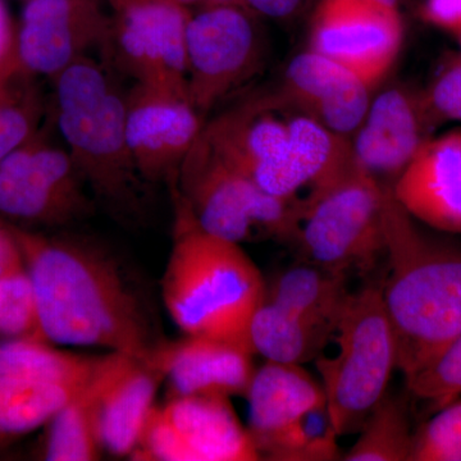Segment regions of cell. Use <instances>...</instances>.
Listing matches in <instances>:
<instances>
[{
    "mask_svg": "<svg viewBox=\"0 0 461 461\" xmlns=\"http://www.w3.org/2000/svg\"><path fill=\"white\" fill-rule=\"evenodd\" d=\"M11 229L32 281L47 341L147 359L156 346L147 315L112 260L80 242Z\"/></svg>",
    "mask_w": 461,
    "mask_h": 461,
    "instance_id": "obj_1",
    "label": "cell"
},
{
    "mask_svg": "<svg viewBox=\"0 0 461 461\" xmlns=\"http://www.w3.org/2000/svg\"><path fill=\"white\" fill-rule=\"evenodd\" d=\"M384 227L388 273L382 297L396 366L408 379L461 333V250L424 236L388 184Z\"/></svg>",
    "mask_w": 461,
    "mask_h": 461,
    "instance_id": "obj_2",
    "label": "cell"
},
{
    "mask_svg": "<svg viewBox=\"0 0 461 461\" xmlns=\"http://www.w3.org/2000/svg\"><path fill=\"white\" fill-rule=\"evenodd\" d=\"M169 184L176 212L171 253L162 278L167 312L184 335L250 348L249 324L266 300L262 273L241 244L203 229L175 181Z\"/></svg>",
    "mask_w": 461,
    "mask_h": 461,
    "instance_id": "obj_3",
    "label": "cell"
},
{
    "mask_svg": "<svg viewBox=\"0 0 461 461\" xmlns=\"http://www.w3.org/2000/svg\"><path fill=\"white\" fill-rule=\"evenodd\" d=\"M51 85L58 131L87 190L115 213H132L142 178L127 140V91L111 67L93 56L78 59Z\"/></svg>",
    "mask_w": 461,
    "mask_h": 461,
    "instance_id": "obj_4",
    "label": "cell"
},
{
    "mask_svg": "<svg viewBox=\"0 0 461 461\" xmlns=\"http://www.w3.org/2000/svg\"><path fill=\"white\" fill-rule=\"evenodd\" d=\"M335 335L339 351L315 359L339 437L360 432L373 409L388 393L396 366V344L381 285L351 293Z\"/></svg>",
    "mask_w": 461,
    "mask_h": 461,
    "instance_id": "obj_5",
    "label": "cell"
},
{
    "mask_svg": "<svg viewBox=\"0 0 461 461\" xmlns=\"http://www.w3.org/2000/svg\"><path fill=\"white\" fill-rule=\"evenodd\" d=\"M296 114L277 90L254 94L205 122L202 135L269 195L303 200L300 193L312 189L315 172L297 136Z\"/></svg>",
    "mask_w": 461,
    "mask_h": 461,
    "instance_id": "obj_6",
    "label": "cell"
},
{
    "mask_svg": "<svg viewBox=\"0 0 461 461\" xmlns=\"http://www.w3.org/2000/svg\"><path fill=\"white\" fill-rule=\"evenodd\" d=\"M386 185L353 159L304 199L296 245L306 262L348 275L386 257Z\"/></svg>",
    "mask_w": 461,
    "mask_h": 461,
    "instance_id": "obj_7",
    "label": "cell"
},
{
    "mask_svg": "<svg viewBox=\"0 0 461 461\" xmlns=\"http://www.w3.org/2000/svg\"><path fill=\"white\" fill-rule=\"evenodd\" d=\"M175 184L200 226L215 236L238 244L258 240L296 244L304 200L269 195L224 162L202 133Z\"/></svg>",
    "mask_w": 461,
    "mask_h": 461,
    "instance_id": "obj_8",
    "label": "cell"
},
{
    "mask_svg": "<svg viewBox=\"0 0 461 461\" xmlns=\"http://www.w3.org/2000/svg\"><path fill=\"white\" fill-rule=\"evenodd\" d=\"M65 147L39 130L0 162V218L18 229L83 220L94 203Z\"/></svg>",
    "mask_w": 461,
    "mask_h": 461,
    "instance_id": "obj_9",
    "label": "cell"
},
{
    "mask_svg": "<svg viewBox=\"0 0 461 461\" xmlns=\"http://www.w3.org/2000/svg\"><path fill=\"white\" fill-rule=\"evenodd\" d=\"M257 14L242 5L191 11L186 32L187 98L203 118L248 83L263 60Z\"/></svg>",
    "mask_w": 461,
    "mask_h": 461,
    "instance_id": "obj_10",
    "label": "cell"
},
{
    "mask_svg": "<svg viewBox=\"0 0 461 461\" xmlns=\"http://www.w3.org/2000/svg\"><path fill=\"white\" fill-rule=\"evenodd\" d=\"M108 54L133 80L187 96L186 32L191 11L172 0H108Z\"/></svg>",
    "mask_w": 461,
    "mask_h": 461,
    "instance_id": "obj_11",
    "label": "cell"
},
{
    "mask_svg": "<svg viewBox=\"0 0 461 461\" xmlns=\"http://www.w3.org/2000/svg\"><path fill=\"white\" fill-rule=\"evenodd\" d=\"M131 457L144 461L262 460L229 397L171 396L156 405Z\"/></svg>",
    "mask_w": 461,
    "mask_h": 461,
    "instance_id": "obj_12",
    "label": "cell"
},
{
    "mask_svg": "<svg viewBox=\"0 0 461 461\" xmlns=\"http://www.w3.org/2000/svg\"><path fill=\"white\" fill-rule=\"evenodd\" d=\"M402 39L400 9L373 0H320L309 50L345 66L375 89L395 65Z\"/></svg>",
    "mask_w": 461,
    "mask_h": 461,
    "instance_id": "obj_13",
    "label": "cell"
},
{
    "mask_svg": "<svg viewBox=\"0 0 461 461\" xmlns=\"http://www.w3.org/2000/svg\"><path fill=\"white\" fill-rule=\"evenodd\" d=\"M108 0H27L17 23L21 68L54 80L91 51L107 50Z\"/></svg>",
    "mask_w": 461,
    "mask_h": 461,
    "instance_id": "obj_14",
    "label": "cell"
},
{
    "mask_svg": "<svg viewBox=\"0 0 461 461\" xmlns=\"http://www.w3.org/2000/svg\"><path fill=\"white\" fill-rule=\"evenodd\" d=\"M204 124L187 96L141 84L127 90V140L142 181L176 180Z\"/></svg>",
    "mask_w": 461,
    "mask_h": 461,
    "instance_id": "obj_15",
    "label": "cell"
},
{
    "mask_svg": "<svg viewBox=\"0 0 461 461\" xmlns=\"http://www.w3.org/2000/svg\"><path fill=\"white\" fill-rule=\"evenodd\" d=\"M253 351L227 339L185 335L156 345L148 362L168 381L171 396H247Z\"/></svg>",
    "mask_w": 461,
    "mask_h": 461,
    "instance_id": "obj_16",
    "label": "cell"
},
{
    "mask_svg": "<svg viewBox=\"0 0 461 461\" xmlns=\"http://www.w3.org/2000/svg\"><path fill=\"white\" fill-rule=\"evenodd\" d=\"M372 90L345 66L311 50L291 60L277 89L297 111L348 139L368 112Z\"/></svg>",
    "mask_w": 461,
    "mask_h": 461,
    "instance_id": "obj_17",
    "label": "cell"
},
{
    "mask_svg": "<svg viewBox=\"0 0 461 461\" xmlns=\"http://www.w3.org/2000/svg\"><path fill=\"white\" fill-rule=\"evenodd\" d=\"M163 377L148 359L108 353L95 386L100 445L114 456H131L156 408Z\"/></svg>",
    "mask_w": 461,
    "mask_h": 461,
    "instance_id": "obj_18",
    "label": "cell"
},
{
    "mask_svg": "<svg viewBox=\"0 0 461 461\" xmlns=\"http://www.w3.org/2000/svg\"><path fill=\"white\" fill-rule=\"evenodd\" d=\"M391 191L412 220L461 233V131L427 139Z\"/></svg>",
    "mask_w": 461,
    "mask_h": 461,
    "instance_id": "obj_19",
    "label": "cell"
},
{
    "mask_svg": "<svg viewBox=\"0 0 461 461\" xmlns=\"http://www.w3.org/2000/svg\"><path fill=\"white\" fill-rule=\"evenodd\" d=\"M424 99L391 87L373 99L359 129L351 136L357 165L384 184L393 185L420 150L429 120Z\"/></svg>",
    "mask_w": 461,
    "mask_h": 461,
    "instance_id": "obj_20",
    "label": "cell"
},
{
    "mask_svg": "<svg viewBox=\"0 0 461 461\" xmlns=\"http://www.w3.org/2000/svg\"><path fill=\"white\" fill-rule=\"evenodd\" d=\"M245 397L254 444L327 403L323 386L302 366L268 360L254 372Z\"/></svg>",
    "mask_w": 461,
    "mask_h": 461,
    "instance_id": "obj_21",
    "label": "cell"
},
{
    "mask_svg": "<svg viewBox=\"0 0 461 461\" xmlns=\"http://www.w3.org/2000/svg\"><path fill=\"white\" fill-rule=\"evenodd\" d=\"M348 275L312 262L288 267L267 287L266 300L330 330L336 329L351 293Z\"/></svg>",
    "mask_w": 461,
    "mask_h": 461,
    "instance_id": "obj_22",
    "label": "cell"
},
{
    "mask_svg": "<svg viewBox=\"0 0 461 461\" xmlns=\"http://www.w3.org/2000/svg\"><path fill=\"white\" fill-rule=\"evenodd\" d=\"M332 336L330 330L269 300L257 309L248 330L254 354L262 355L268 362L299 366L317 359Z\"/></svg>",
    "mask_w": 461,
    "mask_h": 461,
    "instance_id": "obj_23",
    "label": "cell"
},
{
    "mask_svg": "<svg viewBox=\"0 0 461 461\" xmlns=\"http://www.w3.org/2000/svg\"><path fill=\"white\" fill-rule=\"evenodd\" d=\"M105 355L89 357L35 339H0V375L85 386L95 377Z\"/></svg>",
    "mask_w": 461,
    "mask_h": 461,
    "instance_id": "obj_24",
    "label": "cell"
},
{
    "mask_svg": "<svg viewBox=\"0 0 461 461\" xmlns=\"http://www.w3.org/2000/svg\"><path fill=\"white\" fill-rule=\"evenodd\" d=\"M87 384L72 386L0 375V438L26 435L50 424Z\"/></svg>",
    "mask_w": 461,
    "mask_h": 461,
    "instance_id": "obj_25",
    "label": "cell"
},
{
    "mask_svg": "<svg viewBox=\"0 0 461 461\" xmlns=\"http://www.w3.org/2000/svg\"><path fill=\"white\" fill-rule=\"evenodd\" d=\"M339 438L327 403H324L304 412L278 432L260 439L256 446L262 459L330 461L342 459Z\"/></svg>",
    "mask_w": 461,
    "mask_h": 461,
    "instance_id": "obj_26",
    "label": "cell"
},
{
    "mask_svg": "<svg viewBox=\"0 0 461 461\" xmlns=\"http://www.w3.org/2000/svg\"><path fill=\"white\" fill-rule=\"evenodd\" d=\"M98 375V373H96ZM96 377V375H95ZM94 377V379H95ZM94 379L50 421L44 457L50 461H93L102 454Z\"/></svg>",
    "mask_w": 461,
    "mask_h": 461,
    "instance_id": "obj_27",
    "label": "cell"
},
{
    "mask_svg": "<svg viewBox=\"0 0 461 461\" xmlns=\"http://www.w3.org/2000/svg\"><path fill=\"white\" fill-rule=\"evenodd\" d=\"M345 461H411L412 435L406 406L386 393L366 420Z\"/></svg>",
    "mask_w": 461,
    "mask_h": 461,
    "instance_id": "obj_28",
    "label": "cell"
},
{
    "mask_svg": "<svg viewBox=\"0 0 461 461\" xmlns=\"http://www.w3.org/2000/svg\"><path fill=\"white\" fill-rule=\"evenodd\" d=\"M38 80L25 71L0 80V162L41 129L45 99Z\"/></svg>",
    "mask_w": 461,
    "mask_h": 461,
    "instance_id": "obj_29",
    "label": "cell"
},
{
    "mask_svg": "<svg viewBox=\"0 0 461 461\" xmlns=\"http://www.w3.org/2000/svg\"><path fill=\"white\" fill-rule=\"evenodd\" d=\"M0 335L5 339L47 341L42 335L35 290L25 263L0 273Z\"/></svg>",
    "mask_w": 461,
    "mask_h": 461,
    "instance_id": "obj_30",
    "label": "cell"
},
{
    "mask_svg": "<svg viewBox=\"0 0 461 461\" xmlns=\"http://www.w3.org/2000/svg\"><path fill=\"white\" fill-rule=\"evenodd\" d=\"M409 393L433 411L461 395V333L423 369L405 379Z\"/></svg>",
    "mask_w": 461,
    "mask_h": 461,
    "instance_id": "obj_31",
    "label": "cell"
},
{
    "mask_svg": "<svg viewBox=\"0 0 461 461\" xmlns=\"http://www.w3.org/2000/svg\"><path fill=\"white\" fill-rule=\"evenodd\" d=\"M411 461H461V400L437 411L415 433Z\"/></svg>",
    "mask_w": 461,
    "mask_h": 461,
    "instance_id": "obj_32",
    "label": "cell"
},
{
    "mask_svg": "<svg viewBox=\"0 0 461 461\" xmlns=\"http://www.w3.org/2000/svg\"><path fill=\"white\" fill-rule=\"evenodd\" d=\"M423 99L429 117L461 121V58L438 76Z\"/></svg>",
    "mask_w": 461,
    "mask_h": 461,
    "instance_id": "obj_33",
    "label": "cell"
},
{
    "mask_svg": "<svg viewBox=\"0 0 461 461\" xmlns=\"http://www.w3.org/2000/svg\"><path fill=\"white\" fill-rule=\"evenodd\" d=\"M23 71L18 60L17 25L5 0H0V80Z\"/></svg>",
    "mask_w": 461,
    "mask_h": 461,
    "instance_id": "obj_34",
    "label": "cell"
},
{
    "mask_svg": "<svg viewBox=\"0 0 461 461\" xmlns=\"http://www.w3.org/2000/svg\"><path fill=\"white\" fill-rule=\"evenodd\" d=\"M430 25L453 32H461V0H426L421 9Z\"/></svg>",
    "mask_w": 461,
    "mask_h": 461,
    "instance_id": "obj_35",
    "label": "cell"
},
{
    "mask_svg": "<svg viewBox=\"0 0 461 461\" xmlns=\"http://www.w3.org/2000/svg\"><path fill=\"white\" fill-rule=\"evenodd\" d=\"M245 7L254 14L275 18V20H286L296 16L304 9L308 0H242Z\"/></svg>",
    "mask_w": 461,
    "mask_h": 461,
    "instance_id": "obj_36",
    "label": "cell"
},
{
    "mask_svg": "<svg viewBox=\"0 0 461 461\" xmlns=\"http://www.w3.org/2000/svg\"><path fill=\"white\" fill-rule=\"evenodd\" d=\"M23 263V254L8 223H0V273Z\"/></svg>",
    "mask_w": 461,
    "mask_h": 461,
    "instance_id": "obj_37",
    "label": "cell"
},
{
    "mask_svg": "<svg viewBox=\"0 0 461 461\" xmlns=\"http://www.w3.org/2000/svg\"><path fill=\"white\" fill-rule=\"evenodd\" d=\"M172 2L178 3V5L190 9L194 7H213V5H242V7H245L242 0H172Z\"/></svg>",
    "mask_w": 461,
    "mask_h": 461,
    "instance_id": "obj_38",
    "label": "cell"
},
{
    "mask_svg": "<svg viewBox=\"0 0 461 461\" xmlns=\"http://www.w3.org/2000/svg\"><path fill=\"white\" fill-rule=\"evenodd\" d=\"M373 2L381 3V5H387V7L400 9V0H373Z\"/></svg>",
    "mask_w": 461,
    "mask_h": 461,
    "instance_id": "obj_39",
    "label": "cell"
},
{
    "mask_svg": "<svg viewBox=\"0 0 461 461\" xmlns=\"http://www.w3.org/2000/svg\"><path fill=\"white\" fill-rule=\"evenodd\" d=\"M457 38H459V41H460V44H461V32L460 33H457Z\"/></svg>",
    "mask_w": 461,
    "mask_h": 461,
    "instance_id": "obj_40",
    "label": "cell"
},
{
    "mask_svg": "<svg viewBox=\"0 0 461 461\" xmlns=\"http://www.w3.org/2000/svg\"><path fill=\"white\" fill-rule=\"evenodd\" d=\"M2 222H5V221H3L2 218H0V223H2Z\"/></svg>",
    "mask_w": 461,
    "mask_h": 461,
    "instance_id": "obj_41",
    "label": "cell"
}]
</instances>
